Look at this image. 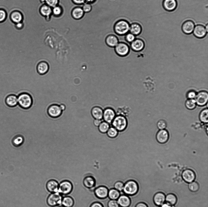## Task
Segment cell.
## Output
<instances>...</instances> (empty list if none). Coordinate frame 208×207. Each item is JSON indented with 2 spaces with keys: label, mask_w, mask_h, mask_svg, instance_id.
Segmentation results:
<instances>
[{
  "label": "cell",
  "mask_w": 208,
  "mask_h": 207,
  "mask_svg": "<svg viewBox=\"0 0 208 207\" xmlns=\"http://www.w3.org/2000/svg\"><path fill=\"white\" fill-rule=\"evenodd\" d=\"M130 24L127 21L121 19L115 23L114 30L115 33L120 36L125 35L129 32Z\"/></svg>",
  "instance_id": "6da1fadb"
},
{
  "label": "cell",
  "mask_w": 208,
  "mask_h": 207,
  "mask_svg": "<svg viewBox=\"0 0 208 207\" xmlns=\"http://www.w3.org/2000/svg\"><path fill=\"white\" fill-rule=\"evenodd\" d=\"M18 103L19 105L24 109H28L32 106L33 99L31 96L26 93H22L18 97Z\"/></svg>",
  "instance_id": "7a4b0ae2"
},
{
  "label": "cell",
  "mask_w": 208,
  "mask_h": 207,
  "mask_svg": "<svg viewBox=\"0 0 208 207\" xmlns=\"http://www.w3.org/2000/svg\"><path fill=\"white\" fill-rule=\"evenodd\" d=\"M138 190L139 186L137 182L134 180H130L124 183L122 192L128 195H133L138 192Z\"/></svg>",
  "instance_id": "3957f363"
},
{
  "label": "cell",
  "mask_w": 208,
  "mask_h": 207,
  "mask_svg": "<svg viewBox=\"0 0 208 207\" xmlns=\"http://www.w3.org/2000/svg\"><path fill=\"white\" fill-rule=\"evenodd\" d=\"M62 195L58 192L51 193L47 199V204L51 207H54L61 204Z\"/></svg>",
  "instance_id": "277c9868"
},
{
  "label": "cell",
  "mask_w": 208,
  "mask_h": 207,
  "mask_svg": "<svg viewBox=\"0 0 208 207\" xmlns=\"http://www.w3.org/2000/svg\"><path fill=\"white\" fill-rule=\"evenodd\" d=\"M73 188V185L70 181L65 180L59 184L58 192L62 195H68L72 192Z\"/></svg>",
  "instance_id": "5b68a950"
},
{
  "label": "cell",
  "mask_w": 208,
  "mask_h": 207,
  "mask_svg": "<svg viewBox=\"0 0 208 207\" xmlns=\"http://www.w3.org/2000/svg\"><path fill=\"white\" fill-rule=\"evenodd\" d=\"M112 122L113 127L118 131H123L127 126L126 119L124 116L121 115L115 117Z\"/></svg>",
  "instance_id": "8992f818"
},
{
  "label": "cell",
  "mask_w": 208,
  "mask_h": 207,
  "mask_svg": "<svg viewBox=\"0 0 208 207\" xmlns=\"http://www.w3.org/2000/svg\"><path fill=\"white\" fill-rule=\"evenodd\" d=\"M130 45L122 42H119L115 47L116 53L122 56L127 55L129 52Z\"/></svg>",
  "instance_id": "52a82bcc"
},
{
  "label": "cell",
  "mask_w": 208,
  "mask_h": 207,
  "mask_svg": "<svg viewBox=\"0 0 208 207\" xmlns=\"http://www.w3.org/2000/svg\"><path fill=\"white\" fill-rule=\"evenodd\" d=\"M196 104L199 106H203L207 103L208 93L205 91H202L196 94L194 98Z\"/></svg>",
  "instance_id": "ba28073f"
},
{
  "label": "cell",
  "mask_w": 208,
  "mask_h": 207,
  "mask_svg": "<svg viewBox=\"0 0 208 207\" xmlns=\"http://www.w3.org/2000/svg\"><path fill=\"white\" fill-rule=\"evenodd\" d=\"M156 138L159 143L161 144H165L169 139V132L165 129L160 130L156 134Z\"/></svg>",
  "instance_id": "9c48e42d"
},
{
  "label": "cell",
  "mask_w": 208,
  "mask_h": 207,
  "mask_svg": "<svg viewBox=\"0 0 208 207\" xmlns=\"http://www.w3.org/2000/svg\"><path fill=\"white\" fill-rule=\"evenodd\" d=\"M145 47V43L141 39L136 38L130 43V48L135 52H139L142 51Z\"/></svg>",
  "instance_id": "30bf717a"
},
{
  "label": "cell",
  "mask_w": 208,
  "mask_h": 207,
  "mask_svg": "<svg viewBox=\"0 0 208 207\" xmlns=\"http://www.w3.org/2000/svg\"><path fill=\"white\" fill-rule=\"evenodd\" d=\"M182 176L183 180L185 182L190 183L194 181L195 180L196 175L192 170L187 169L182 171Z\"/></svg>",
  "instance_id": "8fae6325"
},
{
  "label": "cell",
  "mask_w": 208,
  "mask_h": 207,
  "mask_svg": "<svg viewBox=\"0 0 208 207\" xmlns=\"http://www.w3.org/2000/svg\"><path fill=\"white\" fill-rule=\"evenodd\" d=\"M92 167H91L90 172L83 179V182L84 185L89 188H91L95 187V180L93 177L91 175Z\"/></svg>",
  "instance_id": "7c38bea8"
},
{
  "label": "cell",
  "mask_w": 208,
  "mask_h": 207,
  "mask_svg": "<svg viewBox=\"0 0 208 207\" xmlns=\"http://www.w3.org/2000/svg\"><path fill=\"white\" fill-rule=\"evenodd\" d=\"M207 31L202 25L197 24L195 26L193 31L194 35L198 38H202L206 35Z\"/></svg>",
  "instance_id": "4fadbf2b"
},
{
  "label": "cell",
  "mask_w": 208,
  "mask_h": 207,
  "mask_svg": "<svg viewBox=\"0 0 208 207\" xmlns=\"http://www.w3.org/2000/svg\"><path fill=\"white\" fill-rule=\"evenodd\" d=\"M48 112L50 116L56 118L59 117L61 115L62 110L59 105L57 104H53L49 107Z\"/></svg>",
  "instance_id": "5bb4252c"
},
{
  "label": "cell",
  "mask_w": 208,
  "mask_h": 207,
  "mask_svg": "<svg viewBox=\"0 0 208 207\" xmlns=\"http://www.w3.org/2000/svg\"><path fill=\"white\" fill-rule=\"evenodd\" d=\"M109 189L104 186L97 187L94 190L96 196L99 199H104L108 197Z\"/></svg>",
  "instance_id": "9a60e30c"
},
{
  "label": "cell",
  "mask_w": 208,
  "mask_h": 207,
  "mask_svg": "<svg viewBox=\"0 0 208 207\" xmlns=\"http://www.w3.org/2000/svg\"><path fill=\"white\" fill-rule=\"evenodd\" d=\"M195 26L194 22L191 20H188L183 23L182 26V29L184 33L190 34L192 32Z\"/></svg>",
  "instance_id": "2e32d148"
},
{
  "label": "cell",
  "mask_w": 208,
  "mask_h": 207,
  "mask_svg": "<svg viewBox=\"0 0 208 207\" xmlns=\"http://www.w3.org/2000/svg\"><path fill=\"white\" fill-rule=\"evenodd\" d=\"M120 192L121 195L117 200L118 204L121 207H128L131 202L130 198L122 192Z\"/></svg>",
  "instance_id": "e0dca14e"
},
{
  "label": "cell",
  "mask_w": 208,
  "mask_h": 207,
  "mask_svg": "<svg viewBox=\"0 0 208 207\" xmlns=\"http://www.w3.org/2000/svg\"><path fill=\"white\" fill-rule=\"evenodd\" d=\"M115 117V112L112 109L107 108L103 111V118L108 124L111 123Z\"/></svg>",
  "instance_id": "ac0fdd59"
},
{
  "label": "cell",
  "mask_w": 208,
  "mask_h": 207,
  "mask_svg": "<svg viewBox=\"0 0 208 207\" xmlns=\"http://www.w3.org/2000/svg\"><path fill=\"white\" fill-rule=\"evenodd\" d=\"M177 6L176 0H164L163 2V8L167 11L171 12L174 10Z\"/></svg>",
  "instance_id": "d6986e66"
},
{
  "label": "cell",
  "mask_w": 208,
  "mask_h": 207,
  "mask_svg": "<svg viewBox=\"0 0 208 207\" xmlns=\"http://www.w3.org/2000/svg\"><path fill=\"white\" fill-rule=\"evenodd\" d=\"M59 183L56 180L51 179L48 181L46 184V188L47 190L52 193L58 192Z\"/></svg>",
  "instance_id": "ffe728a7"
},
{
  "label": "cell",
  "mask_w": 208,
  "mask_h": 207,
  "mask_svg": "<svg viewBox=\"0 0 208 207\" xmlns=\"http://www.w3.org/2000/svg\"><path fill=\"white\" fill-rule=\"evenodd\" d=\"M165 195L162 192L156 193L153 197V201L156 205L160 206L165 201Z\"/></svg>",
  "instance_id": "44dd1931"
},
{
  "label": "cell",
  "mask_w": 208,
  "mask_h": 207,
  "mask_svg": "<svg viewBox=\"0 0 208 207\" xmlns=\"http://www.w3.org/2000/svg\"><path fill=\"white\" fill-rule=\"evenodd\" d=\"M49 69V66L46 62L42 61L37 65V72L40 75H44L48 72Z\"/></svg>",
  "instance_id": "7402d4cb"
},
{
  "label": "cell",
  "mask_w": 208,
  "mask_h": 207,
  "mask_svg": "<svg viewBox=\"0 0 208 207\" xmlns=\"http://www.w3.org/2000/svg\"><path fill=\"white\" fill-rule=\"evenodd\" d=\"M142 30V27L139 23L134 22L130 24L129 32L137 36L140 34Z\"/></svg>",
  "instance_id": "603a6c76"
},
{
  "label": "cell",
  "mask_w": 208,
  "mask_h": 207,
  "mask_svg": "<svg viewBox=\"0 0 208 207\" xmlns=\"http://www.w3.org/2000/svg\"><path fill=\"white\" fill-rule=\"evenodd\" d=\"M5 101L6 104L9 106L15 107L18 104L17 97L13 94L9 95L6 97Z\"/></svg>",
  "instance_id": "cb8c5ba5"
},
{
  "label": "cell",
  "mask_w": 208,
  "mask_h": 207,
  "mask_svg": "<svg viewBox=\"0 0 208 207\" xmlns=\"http://www.w3.org/2000/svg\"><path fill=\"white\" fill-rule=\"evenodd\" d=\"M82 5L76 7L72 10V14L74 19L79 20L82 18L83 16L84 12L82 8Z\"/></svg>",
  "instance_id": "d4e9b609"
},
{
  "label": "cell",
  "mask_w": 208,
  "mask_h": 207,
  "mask_svg": "<svg viewBox=\"0 0 208 207\" xmlns=\"http://www.w3.org/2000/svg\"><path fill=\"white\" fill-rule=\"evenodd\" d=\"M107 44L111 47H115L119 42L118 38L115 36L110 35L107 36L105 39Z\"/></svg>",
  "instance_id": "484cf974"
},
{
  "label": "cell",
  "mask_w": 208,
  "mask_h": 207,
  "mask_svg": "<svg viewBox=\"0 0 208 207\" xmlns=\"http://www.w3.org/2000/svg\"><path fill=\"white\" fill-rule=\"evenodd\" d=\"M75 204L74 199L69 196L62 197L61 205L63 207H73Z\"/></svg>",
  "instance_id": "4316f807"
},
{
  "label": "cell",
  "mask_w": 208,
  "mask_h": 207,
  "mask_svg": "<svg viewBox=\"0 0 208 207\" xmlns=\"http://www.w3.org/2000/svg\"><path fill=\"white\" fill-rule=\"evenodd\" d=\"M92 116L95 119L101 120L103 118V111L100 107L96 106L93 107L91 110Z\"/></svg>",
  "instance_id": "83f0119b"
},
{
  "label": "cell",
  "mask_w": 208,
  "mask_h": 207,
  "mask_svg": "<svg viewBox=\"0 0 208 207\" xmlns=\"http://www.w3.org/2000/svg\"><path fill=\"white\" fill-rule=\"evenodd\" d=\"M199 118L201 122L205 124L208 122V109L207 108L203 109L200 112Z\"/></svg>",
  "instance_id": "f1b7e54d"
},
{
  "label": "cell",
  "mask_w": 208,
  "mask_h": 207,
  "mask_svg": "<svg viewBox=\"0 0 208 207\" xmlns=\"http://www.w3.org/2000/svg\"><path fill=\"white\" fill-rule=\"evenodd\" d=\"M120 195V192L114 188L109 189L108 197L110 199L117 200Z\"/></svg>",
  "instance_id": "f546056e"
},
{
  "label": "cell",
  "mask_w": 208,
  "mask_h": 207,
  "mask_svg": "<svg viewBox=\"0 0 208 207\" xmlns=\"http://www.w3.org/2000/svg\"><path fill=\"white\" fill-rule=\"evenodd\" d=\"M177 201L176 196L173 193H169L165 196L166 202L171 205L174 206Z\"/></svg>",
  "instance_id": "4dcf8cb0"
},
{
  "label": "cell",
  "mask_w": 208,
  "mask_h": 207,
  "mask_svg": "<svg viewBox=\"0 0 208 207\" xmlns=\"http://www.w3.org/2000/svg\"><path fill=\"white\" fill-rule=\"evenodd\" d=\"M40 11L41 14L45 16H49L52 12V10L50 7L48 5H44L40 8Z\"/></svg>",
  "instance_id": "1f68e13d"
},
{
  "label": "cell",
  "mask_w": 208,
  "mask_h": 207,
  "mask_svg": "<svg viewBox=\"0 0 208 207\" xmlns=\"http://www.w3.org/2000/svg\"><path fill=\"white\" fill-rule=\"evenodd\" d=\"M11 18L13 22L18 23L22 21V16L19 12H14L12 14Z\"/></svg>",
  "instance_id": "d6a6232c"
},
{
  "label": "cell",
  "mask_w": 208,
  "mask_h": 207,
  "mask_svg": "<svg viewBox=\"0 0 208 207\" xmlns=\"http://www.w3.org/2000/svg\"><path fill=\"white\" fill-rule=\"evenodd\" d=\"M196 103L194 99H188L185 102V105L188 110H192L196 107Z\"/></svg>",
  "instance_id": "836d02e7"
},
{
  "label": "cell",
  "mask_w": 208,
  "mask_h": 207,
  "mask_svg": "<svg viewBox=\"0 0 208 207\" xmlns=\"http://www.w3.org/2000/svg\"><path fill=\"white\" fill-rule=\"evenodd\" d=\"M110 199L108 197L104 199L99 198L98 202L101 203L103 205V207H108V201ZM136 204L133 202L131 201L130 205L128 207H135ZM119 207H121L119 206Z\"/></svg>",
  "instance_id": "e575fe53"
},
{
  "label": "cell",
  "mask_w": 208,
  "mask_h": 207,
  "mask_svg": "<svg viewBox=\"0 0 208 207\" xmlns=\"http://www.w3.org/2000/svg\"><path fill=\"white\" fill-rule=\"evenodd\" d=\"M109 128V124L105 121L101 122L98 126L99 131L104 133H106Z\"/></svg>",
  "instance_id": "d590c367"
},
{
  "label": "cell",
  "mask_w": 208,
  "mask_h": 207,
  "mask_svg": "<svg viewBox=\"0 0 208 207\" xmlns=\"http://www.w3.org/2000/svg\"><path fill=\"white\" fill-rule=\"evenodd\" d=\"M23 137L21 136L18 135L16 136L13 140V142L14 145L16 147L21 146L23 142Z\"/></svg>",
  "instance_id": "8d00e7d4"
},
{
  "label": "cell",
  "mask_w": 208,
  "mask_h": 207,
  "mask_svg": "<svg viewBox=\"0 0 208 207\" xmlns=\"http://www.w3.org/2000/svg\"><path fill=\"white\" fill-rule=\"evenodd\" d=\"M188 188L190 191L192 192H196L198 191L199 188V185L196 182L193 181L189 183Z\"/></svg>",
  "instance_id": "74e56055"
},
{
  "label": "cell",
  "mask_w": 208,
  "mask_h": 207,
  "mask_svg": "<svg viewBox=\"0 0 208 207\" xmlns=\"http://www.w3.org/2000/svg\"><path fill=\"white\" fill-rule=\"evenodd\" d=\"M107 132V135L111 138H114L118 135L117 130L114 127H110Z\"/></svg>",
  "instance_id": "f35d334b"
},
{
  "label": "cell",
  "mask_w": 208,
  "mask_h": 207,
  "mask_svg": "<svg viewBox=\"0 0 208 207\" xmlns=\"http://www.w3.org/2000/svg\"><path fill=\"white\" fill-rule=\"evenodd\" d=\"M124 183L120 181H118L115 183L114 185V188L117 190L119 192H122L123 190Z\"/></svg>",
  "instance_id": "ab89813d"
},
{
  "label": "cell",
  "mask_w": 208,
  "mask_h": 207,
  "mask_svg": "<svg viewBox=\"0 0 208 207\" xmlns=\"http://www.w3.org/2000/svg\"><path fill=\"white\" fill-rule=\"evenodd\" d=\"M157 126L159 130L165 129L167 127V122L164 120L160 119L157 122Z\"/></svg>",
  "instance_id": "60d3db41"
},
{
  "label": "cell",
  "mask_w": 208,
  "mask_h": 207,
  "mask_svg": "<svg viewBox=\"0 0 208 207\" xmlns=\"http://www.w3.org/2000/svg\"><path fill=\"white\" fill-rule=\"evenodd\" d=\"M125 38L127 42L130 43L136 39V36L129 32L125 35Z\"/></svg>",
  "instance_id": "b9f144b4"
},
{
  "label": "cell",
  "mask_w": 208,
  "mask_h": 207,
  "mask_svg": "<svg viewBox=\"0 0 208 207\" xmlns=\"http://www.w3.org/2000/svg\"><path fill=\"white\" fill-rule=\"evenodd\" d=\"M82 8L84 13L90 12L92 9V6L90 4L85 2L83 4Z\"/></svg>",
  "instance_id": "7bdbcfd3"
},
{
  "label": "cell",
  "mask_w": 208,
  "mask_h": 207,
  "mask_svg": "<svg viewBox=\"0 0 208 207\" xmlns=\"http://www.w3.org/2000/svg\"><path fill=\"white\" fill-rule=\"evenodd\" d=\"M47 5L50 7H54L58 3V0H45Z\"/></svg>",
  "instance_id": "ee69618b"
},
{
  "label": "cell",
  "mask_w": 208,
  "mask_h": 207,
  "mask_svg": "<svg viewBox=\"0 0 208 207\" xmlns=\"http://www.w3.org/2000/svg\"><path fill=\"white\" fill-rule=\"evenodd\" d=\"M108 207H119L117 200H116L110 199L108 203Z\"/></svg>",
  "instance_id": "f6af8a7d"
},
{
  "label": "cell",
  "mask_w": 208,
  "mask_h": 207,
  "mask_svg": "<svg viewBox=\"0 0 208 207\" xmlns=\"http://www.w3.org/2000/svg\"><path fill=\"white\" fill-rule=\"evenodd\" d=\"M53 14L56 15H58L61 13L62 10L60 7L59 6L54 7L52 10Z\"/></svg>",
  "instance_id": "bcb514c9"
},
{
  "label": "cell",
  "mask_w": 208,
  "mask_h": 207,
  "mask_svg": "<svg viewBox=\"0 0 208 207\" xmlns=\"http://www.w3.org/2000/svg\"><path fill=\"white\" fill-rule=\"evenodd\" d=\"M196 92L193 90L189 91L187 94V97L188 99H194L196 95Z\"/></svg>",
  "instance_id": "7dc6e473"
},
{
  "label": "cell",
  "mask_w": 208,
  "mask_h": 207,
  "mask_svg": "<svg viewBox=\"0 0 208 207\" xmlns=\"http://www.w3.org/2000/svg\"><path fill=\"white\" fill-rule=\"evenodd\" d=\"M6 14L3 10H0V22L3 21L6 17Z\"/></svg>",
  "instance_id": "c3c4849f"
},
{
  "label": "cell",
  "mask_w": 208,
  "mask_h": 207,
  "mask_svg": "<svg viewBox=\"0 0 208 207\" xmlns=\"http://www.w3.org/2000/svg\"><path fill=\"white\" fill-rule=\"evenodd\" d=\"M135 207H148L147 204L143 202H140L137 203Z\"/></svg>",
  "instance_id": "681fc988"
},
{
  "label": "cell",
  "mask_w": 208,
  "mask_h": 207,
  "mask_svg": "<svg viewBox=\"0 0 208 207\" xmlns=\"http://www.w3.org/2000/svg\"><path fill=\"white\" fill-rule=\"evenodd\" d=\"M90 207H103L102 204L99 202H95L93 203Z\"/></svg>",
  "instance_id": "f907efd6"
},
{
  "label": "cell",
  "mask_w": 208,
  "mask_h": 207,
  "mask_svg": "<svg viewBox=\"0 0 208 207\" xmlns=\"http://www.w3.org/2000/svg\"><path fill=\"white\" fill-rule=\"evenodd\" d=\"M73 2L78 5H82L86 2L85 0H72Z\"/></svg>",
  "instance_id": "816d5d0a"
},
{
  "label": "cell",
  "mask_w": 208,
  "mask_h": 207,
  "mask_svg": "<svg viewBox=\"0 0 208 207\" xmlns=\"http://www.w3.org/2000/svg\"><path fill=\"white\" fill-rule=\"evenodd\" d=\"M101 122V121L100 120L97 119H95L93 122L94 125L97 127H98Z\"/></svg>",
  "instance_id": "f5cc1de1"
},
{
  "label": "cell",
  "mask_w": 208,
  "mask_h": 207,
  "mask_svg": "<svg viewBox=\"0 0 208 207\" xmlns=\"http://www.w3.org/2000/svg\"><path fill=\"white\" fill-rule=\"evenodd\" d=\"M160 206V207H174V206L171 205L166 202H164Z\"/></svg>",
  "instance_id": "db71d44e"
},
{
  "label": "cell",
  "mask_w": 208,
  "mask_h": 207,
  "mask_svg": "<svg viewBox=\"0 0 208 207\" xmlns=\"http://www.w3.org/2000/svg\"><path fill=\"white\" fill-rule=\"evenodd\" d=\"M59 106L62 111L65 109L66 106L64 104H61Z\"/></svg>",
  "instance_id": "11a10c76"
},
{
  "label": "cell",
  "mask_w": 208,
  "mask_h": 207,
  "mask_svg": "<svg viewBox=\"0 0 208 207\" xmlns=\"http://www.w3.org/2000/svg\"><path fill=\"white\" fill-rule=\"evenodd\" d=\"M96 0H85L86 2L91 4L93 3Z\"/></svg>",
  "instance_id": "9f6ffc18"
},
{
  "label": "cell",
  "mask_w": 208,
  "mask_h": 207,
  "mask_svg": "<svg viewBox=\"0 0 208 207\" xmlns=\"http://www.w3.org/2000/svg\"><path fill=\"white\" fill-rule=\"evenodd\" d=\"M22 26V24L20 22L17 23V24L16 25V26L19 28H21Z\"/></svg>",
  "instance_id": "6f0895ef"
},
{
  "label": "cell",
  "mask_w": 208,
  "mask_h": 207,
  "mask_svg": "<svg viewBox=\"0 0 208 207\" xmlns=\"http://www.w3.org/2000/svg\"><path fill=\"white\" fill-rule=\"evenodd\" d=\"M208 24H207L206 25L205 28H206V30H207V31H208Z\"/></svg>",
  "instance_id": "680465c9"
}]
</instances>
